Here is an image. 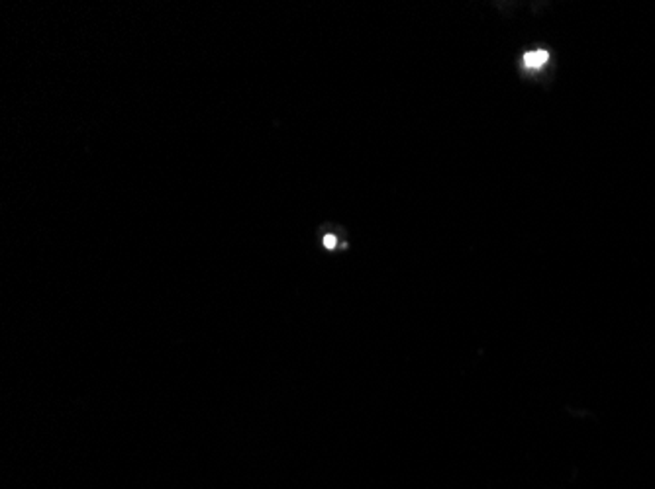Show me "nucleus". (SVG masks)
<instances>
[{"label":"nucleus","instance_id":"f257e3e1","mask_svg":"<svg viewBox=\"0 0 655 489\" xmlns=\"http://www.w3.org/2000/svg\"><path fill=\"white\" fill-rule=\"evenodd\" d=\"M547 59H550V53L544 51V49L528 51L526 56H524V65H526V69L538 71V69H542V67L547 63Z\"/></svg>","mask_w":655,"mask_h":489}]
</instances>
